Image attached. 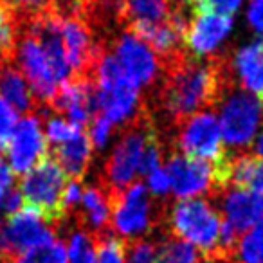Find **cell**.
<instances>
[{
  "label": "cell",
  "instance_id": "31",
  "mask_svg": "<svg viewBox=\"0 0 263 263\" xmlns=\"http://www.w3.org/2000/svg\"><path fill=\"white\" fill-rule=\"evenodd\" d=\"M126 263H157V245L148 240L126 243Z\"/></svg>",
  "mask_w": 263,
  "mask_h": 263
},
{
  "label": "cell",
  "instance_id": "3",
  "mask_svg": "<svg viewBox=\"0 0 263 263\" xmlns=\"http://www.w3.org/2000/svg\"><path fill=\"white\" fill-rule=\"evenodd\" d=\"M154 139H157V132L150 112L146 110L143 116L128 124L121 139L114 146L105 164V175L101 182L114 193H121L130 187L136 182V177L141 175L144 152Z\"/></svg>",
  "mask_w": 263,
  "mask_h": 263
},
{
  "label": "cell",
  "instance_id": "7",
  "mask_svg": "<svg viewBox=\"0 0 263 263\" xmlns=\"http://www.w3.org/2000/svg\"><path fill=\"white\" fill-rule=\"evenodd\" d=\"M157 223V211L143 182H134L130 187L117 193L110 216L114 236L123 240L124 243L143 240L144 234L155 229Z\"/></svg>",
  "mask_w": 263,
  "mask_h": 263
},
{
  "label": "cell",
  "instance_id": "11",
  "mask_svg": "<svg viewBox=\"0 0 263 263\" xmlns=\"http://www.w3.org/2000/svg\"><path fill=\"white\" fill-rule=\"evenodd\" d=\"M110 54L116 60L124 80L137 90L154 85L161 76L162 67L159 56L143 40L128 31L114 40Z\"/></svg>",
  "mask_w": 263,
  "mask_h": 263
},
{
  "label": "cell",
  "instance_id": "33",
  "mask_svg": "<svg viewBox=\"0 0 263 263\" xmlns=\"http://www.w3.org/2000/svg\"><path fill=\"white\" fill-rule=\"evenodd\" d=\"M112 134H114V124L110 123V121L106 119L105 116H101V114H96V116L92 117L90 136H88L92 148L103 150V148H105L106 144H108V141H110V137H112Z\"/></svg>",
  "mask_w": 263,
  "mask_h": 263
},
{
  "label": "cell",
  "instance_id": "32",
  "mask_svg": "<svg viewBox=\"0 0 263 263\" xmlns=\"http://www.w3.org/2000/svg\"><path fill=\"white\" fill-rule=\"evenodd\" d=\"M18 123V114L9 103H6L0 98V152L8 148V143L11 139L13 132Z\"/></svg>",
  "mask_w": 263,
  "mask_h": 263
},
{
  "label": "cell",
  "instance_id": "19",
  "mask_svg": "<svg viewBox=\"0 0 263 263\" xmlns=\"http://www.w3.org/2000/svg\"><path fill=\"white\" fill-rule=\"evenodd\" d=\"M54 161L69 179H83L92 162V144L87 134L81 132L69 143L54 146Z\"/></svg>",
  "mask_w": 263,
  "mask_h": 263
},
{
  "label": "cell",
  "instance_id": "38",
  "mask_svg": "<svg viewBox=\"0 0 263 263\" xmlns=\"http://www.w3.org/2000/svg\"><path fill=\"white\" fill-rule=\"evenodd\" d=\"M261 105H263V103H261Z\"/></svg>",
  "mask_w": 263,
  "mask_h": 263
},
{
  "label": "cell",
  "instance_id": "30",
  "mask_svg": "<svg viewBox=\"0 0 263 263\" xmlns=\"http://www.w3.org/2000/svg\"><path fill=\"white\" fill-rule=\"evenodd\" d=\"M241 4H243V0H191V11L233 16Z\"/></svg>",
  "mask_w": 263,
  "mask_h": 263
},
{
  "label": "cell",
  "instance_id": "17",
  "mask_svg": "<svg viewBox=\"0 0 263 263\" xmlns=\"http://www.w3.org/2000/svg\"><path fill=\"white\" fill-rule=\"evenodd\" d=\"M231 72L236 74L241 90L252 96H263V38L241 45L229 63Z\"/></svg>",
  "mask_w": 263,
  "mask_h": 263
},
{
  "label": "cell",
  "instance_id": "14",
  "mask_svg": "<svg viewBox=\"0 0 263 263\" xmlns=\"http://www.w3.org/2000/svg\"><path fill=\"white\" fill-rule=\"evenodd\" d=\"M52 110L63 114L69 123L76 124L78 128L87 126L96 116V88L94 81L90 80H74L62 85L51 101Z\"/></svg>",
  "mask_w": 263,
  "mask_h": 263
},
{
  "label": "cell",
  "instance_id": "2",
  "mask_svg": "<svg viewBox=\"0 0 263 263\" xmlns=\"http://www.w3.org/2000/svg\"><path fill=\"white\" fill-rule=\"evenodd\" d=\"M170 236L179 238L202 252L205 263L226 261L220 254V227L222 216L211 202L204 198L180 200L166 216Z\"/></svg>",
  "mask_w": 263,
  "mask_h": 263
},
{
  "label": "cell",
  "instance_id": "27",
  "mask_svg": "<svg viewBox=\"0 0 263 263\" xmlns=\"http://www.w3.org/2000/svg\"><path fill=\"white\" fill-rule=\"evenodd\" d=\"M0 2L15 13L20 24L54 11L52 0H0Z\"/></svg>",
  "mask_w": 263,
  "mask_h": 263
},
{
  "label": "cell",
  "instance_id": "29",
  "mask_svg": "<svg viewBox=\"0 0 263 263\" xmlns=\"http://www.w3.org/2000/svg\"><path fill=\"white\" fill-rule=\"evenodd\" d=\"M83 128H78L76 124L69 123L65 117H51L45 126V139L52 146H60L63 143H69L76 136H80Z\"/></svg>",
  "mask_w": 263,
  "mask_h": 263
},
{
  "label": "cell",
  "instance_id": "15",
  "mask_svg": "<svg viewBox=\"0 0 263 263\" xmlns=\"http://www.w3.org/2000/svg\"><path fill=\"white\" fill-rule=\"evenodd\" d=\"M218 195H222L220 208H222L223 222L229 223L236 231L238 236L263 220L261 195L233 186L226 187Z\"/></svg>",
  "mask_w": 263,
  "mask_h": 263
},
{
  "label": "cell",
  "instance_id": "6",
  "mask_svg": "<svg viewBox=\"0 0 263 263\" xmlns=\"http://www.w3.org/2000/svg\"><path fill=\"white\" fill-rule=\"evenodd\" d=\"M67 182L69 179L58 162L54 159L45 157L22 177L18 193L29 208L36 209L52 226L58 227L65 222L62 198Z\"/></svg>",
  "mask_w": 263,
  "mask_h": 263
},
{
  "label": "cell",
  "instance_id": "20",
  "mask_svg": "<svg viewBox=\"0 0 263 263\" xmlns=\"http://www.w3.org/2000/svg\"><path fill=\"white\" fill-rule=\"evenodd\" d=\"M243 187L263 197V159L240 154L227 162V187Z\"/></svg>",
  "mask_w": 263,
  "mask_h": 263
},
{
  "label": "cell",
  "instance_id": "25",
  "mask_svg": "<svg viewBox=\"0 0 263 263\" xmlns=\"http://www.w3.org/2000/svg\"><path fill=\"white\" fill-rule=\"evenodd\" d=\"M11 263H69L67 247L63 245V241L54 238V240L45 241V243L26 251Z\"/></svg>",
  "mask_w": 263,
  "mask_h": 263
},
{
  "label": "cell",
  "instance_id": "13",
  "mask_svg": "<svg viewBox=\"0 0 263 263\" xmlns=\"http://www.w3.org/2000/svg\"><path fill=\"white\" fill-rule=\"evenodd\" d=\"M233 27V16L216 13H193L184 40L186 51L195 58L213 56L229 38Z\"/></svg>",
  "mask_w": 263,
  "mask_h": 263
},
{
  "label": "cell",
  "instance_id": "18",
  "mask_svg": "<svg viewBox=\"0 0 263 263\" xmlns=\"http://www.w3.org/2000/svg\"><path fill=\"white\" fill-rule=\"evenodd\" d=\"M173 0H119L117 22L126 24V29L134 24H157L164 22L173 15Z\"/></svg>",
  "mask_w": 263,
  "mask_h": 263
},
{
  "label": "cell",
  "instance_id": "4",
  "mask_svg": "<svg viewBox=\"0 0 263 263\" xmlns=\"http://www.w3.org/2000/svg\"><path fill=\"white\" fill-rule=\"evenodd\" d=\"M227 162L229 155L220 164L198 161L173 152L166 161L170 186L177 198H198L200 195H218L227 187Z\"/></svg>",
  "mask_w": 263,
  "mask_h": 263
},
{
  "label": "cell",
  "instance_id": "10",
  "mask_svg": "<svg viewBox=\"0 0 263 263\" xmlns=\"http://www.w3.org/2000/svg\"><path fill=\"white\" fill-rule=\"evenodd\" d=\"M54 229L42 213L24 205L0 223V261L11 263L29 249L54 240Z\"/></svg>",
  "mask_w": 263,
  "mask_h": 263
},
{
  "label": "cell",
  "instance_id": "35",
  "mask_svg": "<svg viewBox=\"0 0 263 263\" xmlns=\"http://www.w3.org/2000/svg\"><path fill=\"white\" fill-rule=\"evenodd\" d=\"M247 24L254 33L263 36V0H249Z\"/></svg>",
  "mask_w": 263,
  "mask_h": 263
},
{
  "label": "cell",
  "instance_id": "36",
  "mask_svg": "<svg viewBox=\"0 0 263 263\" xmlns=\"http://www.w3.org/2000/svg\"><path fill=\"white\" fill-rule=\"evenodd\" d=\"M254 155L259 159H263V134H259L254 141Z\"/></svg>",
  "mask_w": 263,
  "mask_h": 263
},
{
  "label": "cell",
  "instance_id": "9",
  "mask_svg": "<svg viewBox=\"0 0 263 263\" xmlns=\"http://www.w3.org/2000/svg\"><path fill=\"white\" fill-rule=\"evenodd\" d=\"M175 143L182 155L211 162V164H220L227 159L218 117L215 112L202 110L175 123Z\"/></svg>",
  "mask_w": 263,
  "mask_h": 263
},
{
  "label": "cell",
  "instance_id": "39",
  "mask_svg": "<svg viewBox=\"0 0 263 263\" xmlns=\"http://www.w3.org/2000/svg\"><path fill=\"white\" fill-rule=\"evenodd\" d=\"M0 263H2V261H0Z\"/></svg>",
  "mask_w": 263,
  "mask_h": 263
},
{
  "label": "cell",
  "instance_id": "16",
  "mask_svg": "<svg viewBox=\"0 0 263 263\" xmlns=\"http://www.w3.org/2000/svg\"><path fill=\"white\" fill-rule=\"evenodd\" d=\"M116 197L117 193L110 191L101 180H99V184H92V186L83 187L80 208L74 213L81 229L90 233L96 238L108 233L110 216H112V208Z\"/></svg>",
  "mask_w": 263,
  "mask_h": 263
},
{
  "label": "cell",
  "instance_id": "23",
  "mask_svg": "<svg viewBox=\"0 0 263 263\" xmlns=\"http://www.w3.org/2000/svg\"><path fill=\"white\" fill-rule=\"evenodd\" d=\"M20 22L15 13L0 2V67L13 62L15 45L18 40Z\"/></svg>",
  "mask_w": 263,
  "mask_h": 263
},
{
  "label": "cell",
  "instance_id": "1",
  "mask_svg": "<svg viewBox=\"0 0 263 263\" xmlns=\"http://www.w3.org/2000/svg\"><path fill=\"white\" fill-rule=\"evenodd\" d=\"M161 67L157 103L173 123L216 106L233 88L231 65L222 56L198 60L186 51Z\"/></svg>",
  "mask_w": 263,
  "mask_h": 263
},
{
  "label": "cell",
  "instance_id": "21",
  "mask_svg": "<svg viewBox=\"0 0 263 263\" xmlns=\"http://www.w3.org/2000/svg\"><path fill=\"white\" fill-rule=\"evenodd\" d=\"M0 98L16 112H31L34 108V96L29 83L13 62L0 67Z\"/></svg>",
  "mask_w": 263,
  "mask_h": 263
},
{
  "label": "cell",
  "instance_id": "37",
  "mask_svg": "<svg viewBox=\"0 0 263 263\" xmlns=\"http://www.w3.org/2000/svg\"><path fill=\"white\" fill-rule=\"evenodd\" d=\"M175 4H186V6H191V0H173Z\"/></svg>",
  "mask_w": 263,
  "mask_h": 263
},
{
  "label": "cell",
  "instance_id": "8",
  "mask_svg": "<svg viewBox=\"0 0 263 263\" xmlns=\"http://www.w3.org/2000/svg\"><path fill=\"white\" fill-rule=\"evenodd\" d=\"M13 60H16V65L20 67L18 70L29 83L34 99L51 105L56 92L63 83L56 74L54 65L40 40L24 27H20Z\"/></svg>",
  "mask_w": 263,
  "mask_h": 263
},
{
  "label": "cell",
  "instance_id": "22",
  "mask_svg": "<svg viewBox=\"0 0 263 263\" xmlns=\"http://www.w3.org/2000/svg\"><path fill=\"white\" fill-rule=\"evenodd\" d=\"M229 263H263V220L238 238Z\"/></svg>",
  "mask_w": 263,
  "mask_h": 263
},
{
  "label": "cell",
  "instance_id": "34",
  "mask_svg": "<svg viewBox=\"0 0 263 263\" xmlns=\"http://www.w3.org/2000/svg\"><path fill=\"white\" fill-rule=\"evenodd\" d=\"M146 182H148L146 190H150L148 193L154 195V197H166V195L172 191V186H170V177H168V173H166L164 168H157L152 173H148Z\"/></svg>",
  "mask_w": 263,
  "mask_h": 263
},
{
  "label": "cell",
  "instance_id": "5",
  "mask_svg": "<svg viewBox=\"0 0 263 263\" xmlns=\"http://www.w3.org/2000/svg\"><path fill=\"white\" fill-rule=\"evenodd\" d=\"M220 105V134L226 146L231 150H243L258 137L263 124V105L256 96L245 90L231 88Z\"/></svg>",
  "mask_w": 263,
  "mask_h": 263
},
{
  "label": "cell",
  "instance_id": "12",
  "mask_svg": "<svg viewBox=\"0 0 263 263\" xmlns=\"http://www.w3.org/2000/svg\"><path fill=\"white\" fill-rule=\"evenodd\" d=\"M47 155V139L42 128V121L29 114L16 123L11 139L8 143V161L11 172L26 175Z\"/></svg>",
  "mask_w": 263,
  "mask_h": 263
},
{
  "label": "cell",
  "instance_id": "26",
  "mask_svg": "<svg viewBox=\"0 0 263 263\" xmlns=\"http://www.w3.org/2000/svg\"><path fill=\"white\" fill-rule=\"evenodd\" d=\"M98 254V238L83 229L70 234L67 245V259L69 263H96Z\"/></svg>",
  "mask_w": 263,
  "mask_h": 263
},
{
  "label": "cell",
  "instance_id": "24",
  "mask_svg": "<svg viewBox=\"0 0 263 263\" xmlns=\"http://www.w3.org/2000/svg\"><path fill=\"white\" fill-rule=\"evenodd\" d=\"M157 263H200V254L193 245L166 236L157 247Z\"/></svg>",
  "mask_w": 263,
  "mask_h": 263
},
{
  "label": "cell",
  "instance_id": "28",
  "mask_svg": "<svg viewBox=\"0 0 263 263\" xmlns=\"http://www.w3.org/2000/svg\"><path fill=\"white\" fill-rule=\"evenodd\" d=\"M96 263H126V243L110 233L99 236Z\"/></svg>",
  "mask_w": 263,
  "mask_h": 263
}]
</instances>
